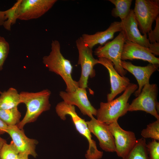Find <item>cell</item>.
<instances>
[{"mask_svg":"<svg viewBox=\"0 0 159 159\" xmlns=\"http://www.w3.org/2000/svg\"><path fill=\"white\" fill-rule=\"evenodd\" d=\"M158 89L155 84H145L140 94L130 104L128 111H142L159 119L156 106Z\"/></svg>","mask_w":159,"mask_h":159,"instance_id":"7","label":"cell"},{"mask_svg":"<svg viewBox=\"0 0 159 159\" xmlns=\"http://www.w3.org/2000/svg\"><path fill=\"white\" fill-rule=\"evenodd\" d=\"M156 24L154 29L151 30L148 33V39L151 43H159V17L155 19Z\"/></svg>","mask_w":159,"mask_h":159,"instance_id":"28","label":"cell"},{"mask_svg":"<svg viewBox=\"0 0 159 159\" xmlns=\"http://www.w3.org/2000/svg\"><path fill=\"white\" fill-rule=\"evenodd\" d=\"M145 139H137L134 147L122 159H149Z\"/></svg>","mask_w":159,"mask_h":159,"instance_id":"20","label":"cell"},{"mask_svg":"<svg viewBox=\"0 0 159 159\" xmlns=\"http://www.w3.org/2000/svg\"><path fill=\"white\" fill-rule=\"evenodd\" d=\"M9 45L5 38L0 36V70L3 67L9 53Z\"/></svg>","mask_w":159,"mask_h":159,"instance_id":"26","label":"cell"},{"mask_svg":"<svg viewBox=\"0 0 159 159\" xmlns=\"http://www.w3.org/2000/svg\"><path fill=\"white\" fill-rule=\"evenodd\" d=\"M29 155L25 153H19L15 159H29Z\"/></svg>","mask_w":159,"mask_h":159,"instance_id":"31","label":"cell"},{"mask_svg":"<svg viewBox=\"0 0 159 159\" xmlns=\"http://www.w3.org/2000/svg\"><path fill=\"white\" fill-rule=\"evenodd\" d=\"M19 152L12 141L9 144L5 143L0 152L1 159H15Z\"/></svg>","mask_w":159,"mask_h":159,"instance_id":"25","label":"cell"},{"mask_svg":"<svg viewBox=\"0 0 159 159\" xmlns=\"http://www.w3.org/2000/svg\"><path fill=\"white\" fill-rule=\"evenodd\" d=\"M8 126L0 119V135L6 133Z\"/></svg>","mask_w":159,"mask_h":159,"instance_id":"29","label":"cell"},{"mask_svg":"<svg viewBox=\"0 0 159 159\" xmlns=\"http://www.w3.org/2000/svg\"><path fill=\"white\" fill-rule=\"evenodd\" d=\"M6 132L10 136L19 153H25L37 157L35 149L38 143L37 140L28 138L23 129L19 128L16 125L8 126Z\"/></svg>","mask_w":159,"mask_h":159,"instance_id":"15","label":"cell"},{"mask_svg":"<svg viewBox=\"0 0 159 159\" xmlns=\"http://www.w3.org/2000/svg\"><path fill=\"white\" fill-rule=\"evenodd\" d=\"M76 44L79 53L78 64L80 65L81 68V76L78 81L79 87L86 89L89 77L95 76L94 67L99 64V60L94 57L92 49L84 42L81 37L77 39Z\"/></svg>","mask_w":159,"mask_h":159,"instance_id":"8","label":"cell"},{"mask_svg":"<svg viewBox=\"0 0 159 159\" xmlns=\"http://www.w3.org/2000/svg\"><path fill=\"white\" fill-rule=\"evenodd\" d=\"M123 32H120L112 40L99 46L95 50V54L98 57H104L111 61L117 72L124 76L127 73L122 66L121 55L125 41Z\"/></svg>","mask_w":159,"mask_h":159,"instance_id":"6","label":"cell"},{"mask_svg":"<svg viewBox=\"0 0 159 159\" xmlns=\"http://www.w3.org/2000/svg\"><path fill=\"white\" fill-rule=\"evenodd\" d=\"M133 11L141 32L147 35L159 14V0H136Z\"/></svg>","mask_w":159,"mask_h":159,"instance_id":"5","label":"cell"},{"mask_svg":"<svg viewBox=\"0 0 159 159\" xmlns=\"http://www.w3.org/2000/svg\"><path fill=\"white\" fill-rule=\"evenodd\" d=\"M51 91L47 89L36 92H21L19 93L21 103H24L26 111L24 118L16 125L21 129L26 124L35 122L43 112L49 110Z\"/></svg>","mask_w":159,"mask_h":159,"instance_id":"3","label":"cell"},{"mask_svg":"<svg viewBox=\"0 0 159 159\" xmlns=\"http://www.w3.org/2000/svg\"><path fill=\"white\" fill-rule=\"evenodd\" d=\"M149 159H159V142L153 140L146 144Z\"/></svg>","mask_w":159,"mask_h":159,"instance_id":"27","label":"cell"},{"mask_svg":"<svg viewBox=\"0 0 159 159\" xmlns=\"http://www.w3.org/2000/svg\"><path fill=\"white\" fill-rule=\"evenodd\" d=\"M20 95L13 87L1 93L0 110H6L17 107L21 103Z\"/></svg>","mask_w":159,"mask_h":159,"instance_id":"19","label":"cell"},{"mask_svg":"<svg viewBox=\"0 0 159 159\" xmlns=\"http://www.w3.org/2000/svg\"><path fill=\"white\" fill-rule=\"evenodd\" d=\"M56 113L62 120H66V116H71L77 130L87 139L89 148L85 154L87 159H100L102 158L103 152L99 150L96 142L92 139L91 133L86 122L80 117L76 113L74 105L67 104L63 101L58 103L55 107Z\"/></svg>","mask_w":159,"mask_h":159,"instance_id":"4","label":"cell"},{"mask_svg":"<svg viewBox=\"0 0 159 159\" xmlns=\"http://www.w3.org/2000/svg\"><path fill=\"white\" fill-rule=\"evenodd\" d=\"M59 95L66 103L77 106L83 115L90 118L93 115L96 116L97 110L88 100L86 89L79 87L72 92L61 91Z\"/></svg>","mask_w":159,"mask_h":159,"instance_id":"12","label":"cell"},{"mask_svg":"<svg viewBox=\"0 0 159 159\" xmlns=\"http://www.w3.org/2000/svg\"><path fill=\"white\" fill-rule=\"evenodd\" d=\"M6 20L5 11H0V26H3Z\"/></svg>","mask_w":159,"mask_h":159,"instance_id":"30","label":"cell"},{"mask_svg":"<svg viewBox=\"0 0 159 159\" xmlns=\"http://www.w3.org/2000/svg\"><path fill=\"white\" fill-rule=\"evenodd\" d=\"M141 135L145 139L151 138L159 141V119L147 125L141 131Z\"/></svg>","mask_w":159,"mask_h":159,"instance_id":"23","label":"cell"},{"mask_svg":"<svg viewBox=\"0 0 159 159\" xmlns=\"http://www.w3.org/2000/svg\"><path fill=\"white\" fill-rule=\"evenodd\" d=\"M108 127L114 138L115 152L118 157H124L136 143L137 139L135 133L122 129L117 122L108 125Z\"/></svg>","mask_w":159,"mask_h":159,"instance_id":"11","label":"cell"},{"mask_svg":"<svg viewBox=\"0 0 159 159\" xmlns=\"http://www.w3.org/2000/svg\"><path fill=\"white\" fill-rule=\"evenodd\" d=\"M122 30L121 21H114L104 31L98 32L92 34H84L81 37L84 42L92 49L96 45H103L109 40L113 38L115 33L120 32Z\"/></svg>","mask_w":159,"mask_h":159,"instance_id":"18","label":"cell"},{"mask_svg":"<svg viewBox=\"0 0 159 159\" xmlns=\"http://www.w3.org/2000/svg\"><path fill=\"white\" fill-rule=\"evenodd\" d=\"M57 1V0H21L16 9L17 19L28 20L39 18Z\"/></svg>","mask_w":159,"mask_h":159,"instance_id":"10","label":"cell"},{"mask_svg":"<svg viewBox=\"0 0 159 159\" xmlns=\"http://www.w3.org/2000/svg\"><path fill=\"white\" fill-rule=\"evenodd\" d=\"M121 22L122 31L126 40L148 48L155 56L159 55V43H151L147 35H142L138 29V24L132 9H130L126 19Z\"/></svg>","mask_w":159,"mask_h":159,"instance_id":"9","label":"cell"},{"mask_svg":"<svg viewBox=\"0 0 159 159\" xmlns=\"http://www.w3.org/2000/svg\"><path fill=\"white\" fill-rule=\"evenodd\" d=\"M113 4L115 7L111 11V14L113 17H119L121 21H124L126 18L130 10V8L132 0H109Z\"/></svg>","mask_w":159,"mask_h":159,"instance_id":"21","label":"cell"},{"mask_svg":"<svg viewBox=\"0 0 159 159\" xmlns=\"http://www.w3.org/2000/svg\"><path fill=\"white\" fill-rule=\"evenodd\" d=\"M86 122L89 129L97 138L100 147L105 151L115 152L114 138L109 129L108 125L100 122L93 116Z\"/></svg>","mask_w":159,"mask_h":159,"instance_id":"13","label":"cell"},{"mask_svg":"<svg viewBox=\"0 0 159 159\" xmlns=\"http://www.w3.org/2000/svg\"><path fill=\"white\" fill-rule=\"evenodd\" d=\"M138 88L136 84L130 83L118 97L107 102H101L100 108L97 111V119L107 125L117 122L119 117L128 111V100Z\"/></svg>","mask_w":159,"mask_h":159,"instance_id":"2","label":"cell"},{"mask_svg":"<svg viewBox=\"0 0 159 159\" xmlns=\"http://www.w3.org/2000/svg\"><path fill=\"white\" fill-rule=\"evenodd\" d=\"M7 143L6 140L0 136V154L1 150L4 145Z\"/></svg>","mask_w":159,"mask_h":159,"instance_id":"32","label":"cell"},{"mask_svg":"<svg viewBox=\"0 0 159 159\" xmlns=\"http://www.w3.org/2000/svg\"><path fill=\"white\" fill-rule=\"evenodd\" d=\"M123 68L132 74L135 77L138 85V87L134 92V95L137 97L140 93L143 86L149 83V80L152 74L158 70V64L150 63L145 66H137L131 62L122 61Z\"/></svg>","mask_w":159,"mask_h":159,"instance_id":"17","label":"cell"},{"mask_svg":"<svg viewBox=\"0 0 159 159\" xmlns=\"http://www.w3.org/2000/svg\"><path fill=\"white\" fill-rule=\"evenodd\" d=\"M21 0H17L11 8L5 11L6 20L3 26L8 31L11 30V26L16 23L17 19L16 11Z\"/></svg>","mask_w":159,"mask_h":159,"instance_id":"24","label":"cell"},{"mask_svg":"<svg viewBox=\"0 0 159 159\" xmlns=\"http://www.w3.org/2000/svg\"><path fill=\"white\" fill-rule=\"evenodd\" d=\"M98 60L99 64L104 66L109 73L111 92L107 95V102H109L124 91L131 83L128 77L121 76L117 72L111 61L104 57H99Z\"/></svg>","mask_w":159,"mask_h":159,"instance_id":"14","label":"cell"},{"mask_svg":"<svg viewBox=\"0 0 159 159\" xmlns=\"http://www.w3.org/2000/svg\"><path fill=\"white\" fill-rule=\"evenodd\" d=\"M122 60L140 59L153 64H159V58L155 57L147 48L125 40L121 55Z\"/></svg>","mask_w":159,"mask_h":159,"instance_id":"16","label":"cell"},{"mask_svg":"<svg viewBox=\"0 0 159 159\" xmlns=\"http://www.w3.org/2000/svg\"><path fill=\"white\" fill-rule=\"evenodd\" d=\"M43 63L50 71L60 75L66 85V92H72L79 87V83L72 77L73 67L70 61L65 58L60 51L59 41L54 40L51 43V51L42 58Z\"/></svg>","mask_w":159,"mask_h":159,"instance_id":"1","label":"cell"},{"mask_svg":"<svg viewBox=\"0 0 159 159\" xmlns=\"http://www.w3.org/2000/svg\"><path fill=\"white\" fill-rule=\"evenodd\" d=\"M21 116L17 107L0 110V119L8 126L16 125L20 121Z\"/></svg>","mask_w":159,"mask_h":159,"instance_id":"22","label":"cell"}]
</instances>
